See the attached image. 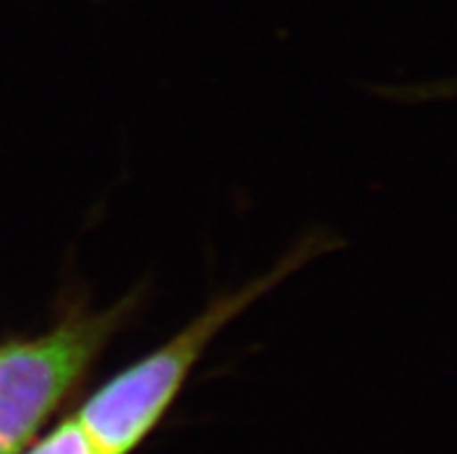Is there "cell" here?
<instances>
[{"mask_svg": "<svg viewBox=\"0 0 457 454\" xmlns=\"http://www.w3.org/2000/svg\"><path fill=\"white\" fill-rule=\"evenodd\" d=\"M300 262L302 253H297L295 258L281 262L272 274L249 283L246 288L228 297H220L162 348L139 359L121 376L110 380L98 394H93L84 403L77 420L84 426L98 454L133 452L142 443V438L158 425L184 385L197 357L203 355L216 334L246 306L270 293L290 271L297 269Z\"/></svg>", "mask_w": 457, "mask_h": 454, "instance_id": "obj_1", "label": "cell"}, {"mask_svg": "<svg viewBox=\"0 0 457 454\" xmlns=\"http://www.w3.org/2000/svg\"><path fill=\"white\" fill-rule=\"evenodd\" d=\"M121 309L61 322L0 348V454H17L114 332Z\"/></svg>", "mask_w": 457, "mask_h": 454, "instance_id": "obj_2", "label": "cell"}, {"mask_svg": "<svg viewBox=\"0 0 457 454\" xmlns=\"http://www.w3.org/2000/svg\"><path fill=\"white\" fill-rule=\"evenodd\" d=\"M29 454H98L77 417H70Z\"/></svg>", "mask_w": 457, "mask_h": 454, "instance_id": "obj_3", "label": "cell"}]
</instances>
